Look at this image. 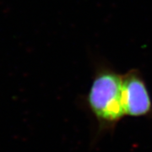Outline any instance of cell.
Listing matches in <instances>:
<instances>
[{"instance_id": "1", "label": "cell", "mask_w": 152, "mask_h": 152, "mask_svg": "<svg viewBox=\"0 0 152 152\" xmlns=\"http://www.w3.org/2000/svg\"><path fill=\"white\" fill-rule=\"evenodd\" d=\"M122 82L123 75L109 66H98L88 92L80 98L81 107L94 121V143L113 134L125 118Z\"/></svg>"}, {"instance_id": "2", "label": "cell", "mask_w": 152, "mask_h": 152, "mask_svg": "<svg viewBox=\"0 0 152 152\" xmlns=\"http://www.w3.org/2000/svg\"><path fill=\"white\" fill-rule=\"evenodd\" d=\"M122 101L125 117L152 119V96L138 69H130L123 75Z\"/></svg>"}]
</instances>
